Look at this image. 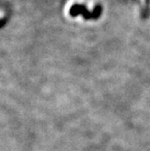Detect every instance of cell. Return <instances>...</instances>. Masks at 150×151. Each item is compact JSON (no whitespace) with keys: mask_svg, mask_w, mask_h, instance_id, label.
Masks as SVG:
<instances>
[{"mask_svg":"<svg viewBox=\"0 0 150 151\" xmlns=\"http://www.w3.org/2000/svg\"><path fill=\"white\" fill-rule=\"evenodd\" d=\"M71 15L73 17H76L79 14L83 15V17L85 19H95V18H98L101 13V6H98L96 8H95L92 12H90L86 9V7L83 5H74L72 6L71 10H70Z\"/></svg>","mask_w":150,"mask_h":151,"instance_id":"cell-1","label":"cell"}]
</instances>
